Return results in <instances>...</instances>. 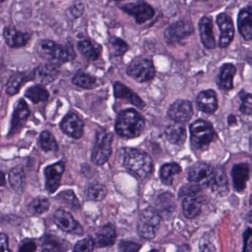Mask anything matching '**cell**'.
Returning a JSON list of instances; mask_svg holds the SVG:
<instances>
[{"mask_svg":"<svg viewBox=\"0 0 252 252\" xmlns=\"http://www.w3.org/2000/svg\"><path fill=\"white\" fill-rule=\"evenodd\" d=\"M146 122L137 110L129 108L122 110L118 115L115 125L116 133L122 138H137L144 132Z\"/></svg>","mask_w":252,"mask_h":252,"instance_id":"6da1fadb","label":"cell"},{"mask_svg":"<svg viewBox=\"0 0 252 252\" xmlns=\"http://www.w3.org/2000/svg\"><path fill=\"white\" fill-rule=\"evenodd\" d=\"M125 169L138 179H145L153 172V161L150 155L141 150L126 148L124 150Z\"/></svg>","mask_w":252,"mask_h":252,"instance_id":"7a4b0ae2","label":"cell"},{"mask_svg":"<svg viewBox=\"0 0 252 252\" xmlns=\"http://www.w3.org/2000/svg\"><path fill=\"white\" fill-rule=\"evenodd\" d=\"M37 52L41 58L57 66L72 61L76 57L73 45H62L48 39L39 42Z\"/></svg>","mask_w":252,"mask_h":252,"instance_id":"3957f363","label":"cell"},{"mask_svg":"<svg viewBox=\"0 0 252 252\" xmlns=\"http://www.w3.org/2000/svg\"><path fill=\"white\" fill-rule=\"evenodd\" d=\"M189 132L191 147L197 153L207 150L218 136L212 124L202 119L195 121L190 125Z\"/></svg>","mask_w":252,"mask_h":252,"instance_id":"277c9868","label":"cell"},{"mask_svg":"<svg viewBox=\"0 0 252 252\" xmlns=\"http://www.w3.org/2000/svg\"><path fill=\"white\" fill-rule=\"evenodd\" d=\"M161 215L156 209L147 207L140 212L137 230L142 238L153 240L160 226Z\"/></svg>","mask_w":252,"mask_h":252,"instance_id":"5b68a950","label":"cell"},{"mask_svg":"<svg viewBox=\"0 0 252 252\" xmlns=\"http://www.w3.org/2000/svg\"><path fill=\"white\" fill-rule=\"evenodd\" d=\"M113 135L111 132H98L91 154V160L98 166L107 163L111 156Z\"/></svg>","mask_w":252,"mask_h":252,"instance_id":"8992f818","label":"cell"},{"mask_svg":"<svg viewBox=\"0 0 252 252\" xmlns=\"http://www.w3.org/2000/svg\"><path fill=\"white\" fill-rule=\"evenodd\" d=\"M126 73L136 82L145 83L153 80L156 71L151 60L143 59L130 63L126 69Z\"/></svg>","mask_w":252,"mask_h":252,"instance_id":"52a82bcc","label":"cell"},{"mask_svg":"<svg viewBox=\"0 0 252 252\" xmlns=\"http://www.w3.org/2000/svg\"><path fill=\"white\" fill-rule=\"evenodd\" d=\"M194 32V27L188 20H180L170 25L164 32V39L169 45L181 43Z\"/></svg>","mask_w":252,"mask_h":252,"instance_id":"ba28073f","label":"cell"},{"mask_svg":"<svg viewBox=\"0 0 252 252\" xmlns=\"http://www.w3.org/2000/svg\"><path fill=\"white\" fill-rule=\"evenodd\" d=\"M121 9L135 18L138 24H144L155 16L153 7L145 2H129L121 6Z\"/></svg>","mask_w":252,"mask_h":252,"instance_id":"9c48e42d","label":"cell"},{"mask_svg":"<svg viewBox=\"0 0 252 252\" xmlns=\"http://www.w3.org/2000/svg\"><path fill=\"white\" fill-rule=\"evenodd\" d=\"M30 116L31 110L27 102L23 98L18 100L14 105L8 136L13 137L19 133L24 127Z\"/></svg>","mask_w":252,"mask_h":252,"instance_id":"30bf717a","label":"cell"},{"mask_svg":"<svg viewBox=\"0 0 252 252\" xmlns=\"http://www.w3.org/2000/svg\"><path fill=\"white\" fill-rule=\"evenodd\" d=\"M64 171H65V163L63 160L48 165L44 169L45 188L49 194H54L58 190Z\"/></svg>","mask_w":252,"mask_h":252,"instance_id":"8fae6325","label":"cell"},{"mask_svg":"<svg viewBox=\"0 0 252 252\" xmlns=\"http://www.w3.org/2000/svg\"><path fill=\"white\" fill-rule=\"evenodd\" d=\"M214 168L209 163L198 162L190 166L187 170V178L192 184L207 187L213 174Z\"/></svg>","mask_w":252,"mask_h":252,"instance_id":"7c38bea8","label":"cell"},{"mask_svg":"<svg viewBox=\"0 0 252 252\" xmlns=\"http://www.w3.org/2000/svg\"><path fill=\"white\" fill-rule=\"evenodd\" d=\"M54 221L56 225L64 232L82 235L84 230L82 225L67 211L58 209L54 212Z\"/></svg>","mask_w":252,"mask_h":252,"instance_id":"4fadbf2b","label":"cell"},{"mask_svg":"<svg viewBox=\"0 0 252 252\" xmlns=\"http://www.w3.org/2000/svg\"><path fill=\"white\" fill-rule=\"evenodd\" d=\"M192 105L187 100H177L172 103L167 111L169 119L176 123H186L192 117Z\"/></svg>","mask_w":252,"mask_h":252,"instance_id":"5bb4252c","label":"cell"},{"mask_svg":"<svg viewBox=\"0 0 252 252\" xmlns=\"http://www.w3.org/2000/svg\"><path fill=\"white\" fill-rule=\"evenodd\" d=\"M60 128L69 137L79 139L83 135L85 124L77 114L69 113L62 120Z\"/></svg>","mask_w":252,"mask_h":252,"instance_id":"9a60e30c","label":"cell"},{"mask_svg":"<svg viewBox=\"0 0 252 252\" xmlns=\"http://www.w3.org/2000/svg\"><path fill=\"white\" fill-rule=\"evenodd\" d=\"M216 22L220 32L219 47L220 48H226L229 46L234 37V27L232 20L228 14L221 13L217 17Z\"/></svg>","mask_w":252,"mask_h":252,"instance_id":"2e32d148","label":"cell"},{"mask_svg":"<svg viewBox=\"0 0 252 252\" xmlns=\"http://www.w3.org/2000/svg\"><path fill=\"white\" fill-rule=\"evenodd\" d=\"M207 187L218 197H224L228 194L229 185L223 168H214L213 174Z\"/></svg>","mask_w":252,"mask_h":252,"instance_id":"e0dca14e","label":"cell"},{"mask_svg":"<svg viewBox=\"0 0 252 252\" xmlns=\"http://www.w3.org/2000/svg\"><path fill=\"white\" fill-rule=\"evenodd\" d=\"M33 81L37 82L38 85H47L52 83L58 78L60 70L58 66L55 64H42L33 70Z\"/></svg>","mask_w":252,"mask_h":252,"instance_id":"ac0fdd59","label":"cell"},{"mask_svg":"<svg viewBox=\"0 0 252 252\" xmlns=\"http://www.w3.org/2000/svg\"><path fill=\"white\" fill-rule=\"evenodd\" d=\"M3 37L8 46L18 48L26 46L32 38V35L26 32H20L15 28L8 26L4 29Z\"/></svg>","mask_w":252,"mask_h":252,"instance_id":"d6986e66","label":"cell"},{"mask_svg":"<svg viewBox=\"0 0 252 252\" xmlns=\"http://www.w3.org/2000/svg\"><path fill=\"white\" fill-rule=\"evenodd\" d=\"M199 32L200 40L205 48L214 49L216 47L215 36L213 32V22L209 17H202L199 22Z\"/></svg>","mask_w":252,"mask_h":252,"instance_id":"ffe728a7","label":"cell"},{"mask_svg":"<svg viewBox=\"0 0 252 252\" xmlns=\"http://www.w3.org/2000/svg\"><path fill=\"white\" fill-rule=\"evenodd\" d=\"M196 102L199 110L203 113L212 114L218 110V97L216 93L212 90L200 92L197 95Z\"/></svg>","mask_w":252,"mask_h":252,"instance_id":"44dd1931","label":"cell"},{"mask_svg":"<svg viewBox=\"0 0 252 252\" xmlns=\"http://www.w3.org/2000/svg\"><path fill=\"white\" fill-rule=\"evenodd\" d=\"M237 27L243 39L250 41L252 38V7H245L240 10L237 17Z\"/></svg>","mask_w":252,"mask_h":252,"instance_id":"7402d4cb","label":"cell"},{"mask_svg":"<svg viewBox=\"0 0 252 252\" xmlns=\"http://www.w3.org/2000/svg\"><path fill=\"white\" fill-rule=\"evenodd\" d=\"M233 187L237 192H241L246 189L249 179V166L247 163L234 164L231 169Z\"/></svg>","mask_w":252,"mask_h":252,"instance_id":"603a6c76","label":"cell"},{"mask_svg":"<svg viewBox=\"0 0 252 252\" xmlns=\"http://www.w3.org/2000/svg\"><path fill=\"white\" fill-rule=\"evenodd\" d=\"M116 231L111 223L106 224L99 228L95 234L94 243L97 247L104 248L112 246L116 243Z\"/></svg>","mask_w":252,"mask_h":252,"instance_id":"cb8c5ba5","label":"cell"},{"mask_svg":"<svg viewBox=\"0 0 252 252\" xmlns=\"http://www.w3.org/2000/svg\"><path fill=\"white\" fill-rule=\"evenodd\" d=\"M113 92L116 98L127 100L129 103L138 108L143 109L145 107V103L144 101L123 83L119 82H115L113 85Z\"/></svg>","mask_w":252,"mask_h":252,"instance_id":"d4e9b609","label":"cell"},{"mask_svg":"<svg viewBox=\"0 0 252 252\" xmlns=\"http://www.w3.org/2000/svg\"><path fill=\"white\" fill-rule=\"evenodd\" d=\"M33 71L17 72L8 79L6 83V93L10 95H14L21 89L26 82L33 81Z\"/></svg>","mask_w":252,"mask_h":252,"instance_id":"484cf974","label":"cell"},{"mask_svg":"<svg viewBox=\"0 0 252 252\" xmlns=\"http://www.w3.org/2000/svg\"><path fill=\"white\" fill-rule=\"evenodd\" d=\"M237 69L235 66L231 63H227L221 67L219 75L217 78V84L220 89L223 91H231L234 85L233 79L235 76Z\"/></svg>","mask_w":252,"mask_h":252,"instance_id":"4316f807","label":"cell"},{"mask_svg":"<svg viewBox=\"0 0 252 252\" xmlns=\"http://www.w3.org/2000/svg\"><path fill=\"white\" fill-rule=\"evenodd\" d=\"M70 249L69 242L58 236L48 234L45 236L42 246V252H67Z\"/></svg>","mask_w":252,"mask_h":252,"instance_id":"83f0119b","label":"cell"},{"mask_svg":"<svg viewBox=\"0 0 252 252\" xmlns=\"http://www.w3.org/2000/svg\"><path fill=\"white\" fill-rule=\"evenodd\" d=\"M164 134L167 141L174 145H183L187 140L186 128L180 124L169 125L165 129Z\"/></svg>","mask_w":252,"mask_h":252,"instance_id":"f1b7e54d","label":"cell"},{"mask_svg":"<svg viewBox=\"0 0 252 252\" xmlns=\"http://www.w3.org/2000/svg\"><path fill=\"white\" fill-rule=\"evenodd\" d=\"M183 213L187 219H193L200 213L202 200L196 195L184 197L182 203Z\"/></svg>","mask_w":252,"mask_h":252,"instance_id":"f546056e","label":"cell"},{"mask_svg":"<svg viewBox=\"0 0 252 252\" xmlns=\"http://www.w3.org/2000/svg\"><path fill=\"white\" fill-rule=\"evenodd\" d=\"M78 50L89 61H95L101 56V47L89 39L80 41L78 43Z\"/></svg>","mask_w":252,"mask_h":252,"instance_id":"4dcf8cb0","label":"cell"},{"mask_svg":"<svg viewBox=\"0 0 252 252\" xmlns=\"http://www.w3.org/2000/svg\"><path fill=\"white\" fill-rule=\"evenodd\" d=\"M8 181L11 188L18 193L24 191L26 186V173L24 168L22 166H17L12 168L8 174Z\"/></svg>","mask_w":252,"mask_h":252,"instance_id":"1f68e13d","label":"cell"},{"mask_svg":"<svg viewBox=\"0 0 252 252\" xmlns=\"http://www.w3.org/2000/svg\"><path fill=\"white\" fill-rule=\"evenodd\" d=\"M176 205L174 200L173 194L164 192L160 194L156 200V210L159 214L170 215L175 210Z\"/></svg>","mask_w":252,"mask_h":252,"instance_id":"d6a6232c","label":"cell"},{"mask_svg":"<svg viewBox=\"0 0 252 252\" xmlns=\"http://www.w3.org/2000/svg\"><path fill=\"white\" fill-rule=\"evenodd\" d=\"M73 85L86 90H92L98 86V81L95 76L85 72H78L72 79Z\"/></svg>","mask_w":252,"mask_h":252,"instance_id":"836d02e7","label":"cell"},{"mask_svg":"<svg viewBox=\"0 0 252 252\" xmlns=\"http://www.w3.org/2000/svg\"><path fill=\"white\" fill-rule=\"evenodd\" d=\"M25 96L34 104L48 101L50 94L42 85H36L28 88L25 93Z\"/></svg>","mask_w":252,"mask_h":252,"instance_id":"e575fe53","label":"cell"},{"mask_svg":"<svg viewBox=\"0 0 252 252\" xmlns=\"http://www.w3.org/2000/svg\"><path fill=\"white\" fill-rule=\"evenodd\" d=\"M181 172V167L177 163H168L163 165L160 169V178L165 185L171 186L173 183L174 177Z\"/></svg>","mask_w":252,"mask_h":252,"instance_id":"d590c367","label":"cell"},{"mask_svg":"<svg viewBox=\"0 0 252 252\" xmlns=\"http://www.w3.org/2000/svg\"><path fill=\"white\" fill-rule=\"evenodd\" d=\"M51 203L45 197H35L29 205V212L31 215L38 216L49 210Z\"/></svg>","mask_w":252,"mask_h":252,"instance_id":"8d00e7d4","label":"cell"},{"mask_svg":"<svg viewBox=\"0 0 252 252\" xmlns=\"http://www.w3.org/2000/svg\"><path fill=\"white\" fill-rule=\"evenodd\" d=\"M57 200L61 202L63 204L73 209H79L81 208L80 202L76 197L74 191L71 189L64 190L60 194H57Z\"/></svg>","mask_w":252,"mask_h":252,"instance_id":"74e56055","label":"cell"},{"mask_svg":"<svg viewBox=\"0 0 252 252\" xmlns=\"http://www.w3.org/2000/svg\"><path fill=\"white\" fill-rule=\"evenodd\" d=\"M107 188L101 184H92L87 190V197L93 201H101L107 195Z\"/></svg>","mask_w":252,"mask_h":252,"instance_id":"f35d334b","label":"cell"},{"mask_svg":"<svg viewBox=\"0 0 252 252\" xmlns=\"http://www.w3.org/2000/svg\"><path fill=\"white\" fill-rule=\"evenodd\" d=\"M39 144H40L41 148L46 153H51V152L54 153L58 150L57 141L49 131L45 130L40 134Z\"/></svg>","mask_w":252,"mask_h":252,"instance_id":"ab89813d","label":"cell"},{"mask_svg":"<svg viewBox=\"0 0 252 252\" xmlns=\"http://www.w3.org/2000/svg\"><path fill=\"white\" fill-rule=\"evenodd\" d=\"M200 252H215L216 247L214 243L213 234L207 232L203 234L199 243Z\"/></svg>","mask_w":252,"mask_h":252,"instance_id":"60d3db41","label":"cell"},{"mask_svg":"<svg viewBox=\"0 0 252 252\" xmlns=\"http://www.w3.org/2000/svg\"><path fill=\"white\" fill-rule=\"evenodd\" d=\"M239 96H240L242 101L241 104L240 106V111L243 114L251 116L252 112V95L249 93L242 91L241 93H240Z\"/></svg>","mask_w":252,"mask_h":252,"instance_id":"b9f144b4","label":"cell"},{"mask_svg":"<svg viewBox=\"0 0 252 252\" xmlns=\"http://www.w3.org/2000/svg\"><path fill=\"white\" fill-rule=\"evenodd\" d=\"M95 243L94 239L87 237L79 240L73 246V252H94Z\"/></svg>","mask_w":252,"mask_h":252,"instance_id":"7bdbcfd3","label":"cell"},{"mask_svg":"<svg viewBox=\"0 0 252 252\" xmlns=\"http://www.w3.org/2000/svg\"><path fill=\"white\" fill-rule=\"evenodd\" d=\"M110 45H111L113 54L116 57L124 55L128 51V48H129L127 44L123 39L118 37H113V39H111Z\"/></svg>","mask_w":252,"mask_h":252,"instance_id":"ee69618b","label":"cell"},{"mask_svg":"<svg viewBox=\"0 0 252 252\" xmlns=\"http://www.w3.org/2000/svg\"><path fill=\"white\" fill-rule=\"evenodd\" d=\"M200 190H201V187L199 186L198 184L190 183L189 184H185L180 189L178 196L184 198V197H188V196L196 195L197 193L200 192Z\"/></svg>","mask_w":252,"mask_h":252,"instance_id":"f6af8a7d","label":"cell"},{"mask_svg":"<svg viewBox=\"0 0 252 252\" xmlns=\"http://www.w3.org/2000/svg\"><path fill=\"white\" fill-rule=\"evenodd\" d=\"M141 246L135 242L122 240L119 244V250L121 252H138Z\"/></svg>","mask_w":252,"mask_h":252,"instance_id":"bcb514c9","label":"cell"},{"mask_svg":"<svg viewBox=\"0 0 252 252\" xmlns=\"http://www.w3.org/2000/svg\"><path fill=\"white\" fill-rule=\"evenodd\" d=\"M36 249H37V246L34 240L27 239L20 243L18 252H36Z\"/></svg>","mask_w":252,"mask_h":252,"instance_id":"7dc6e473","label":"cell"},{"mask_svg":"<svg viewBox=\"0 0 252 252\" xmlns=\"http://www.w3.org/2000/svg\"><path fill=\"white\" fill-rule=\"evenodd\" d=\"M0 252H13L9 249L8 237L4 233H0Z\"/></svg>","mask_w":252,"mask_h":252,"instance_id":"c3c4849f","label":"cell"},{"mask_svg":"<svg viewBox=\"0 0 252 252\" xmlns=\"http://www.w3.org/2000/svg\"><path fill=\"white\" fill-rule=\"evenodd\" d=\"M84 10H85V8H84L83 4L77 3L70 7L69 12L71 14L72 17H75V18H79L83 14Z\"/></svg>","mask_w":252,"mask_h":252,"instance_id":"681fc988","label":"cell"},{"mask_svg":"<svg viewBox=\"0 0 252 252\" xmlns=\"http://www.w3.org/2000/svg\"><path fill=\"white\" fill-rule=\"evenodd\" d=\"M251 234H252V229L250 228H248L246 230V231L243 234V238H244V246H243V252H247L248 248V242H249V238L251 237Z\"/></svg>","mask_w":252,"mask_h":252,"instance_id":"f907efd6","label":"cell"},{"mask_svg":"<svg viewBox=\"0 0 252 252\" xmlns=\"http://www.w3.org/2000/svg\"><path fill=\"white\" fill-rule=\"evenodd\" d=\"M6 185V178L5 173L0 170V187H5Z\"/></svg>","mask_w":252,"mask_h":252,"instance_id":"816d5d0a","label":"cell"},{"mask_svg":"<svg viewBox=\"0 0 252 252\" xmlns=\"http://www.w3.org/2000/svg\"><path fill=\"white\" fill-rule=\"evenodd\" d=\"M228 123L229 125H234L237 124V122H236V117L234 116H230L228 118Z\"/></svg>","mask_w":252,"mask_h":252,"instance_id":"f5cc1de1","label":"cell"},{"mask_svg":"<svg viewBox=\"0 0 252 252\" xmlns=\"http://www.w3.org/2000/svg\"><path fill=\"white\" fill-rule=\"evenodd\" d=\"M148 252H158V251L156 250V249H153V250L150 251Z\"/></svg>","mask_w":252,"mask_h":252,"instance_id":"db71d44e","label":"cell"},{"mask_svg":"<svg viewBox=\"0 0 252 252\" xmlns=\"http://www.w3.org/2000/svg\"><path fill=\"white\" fill-rule=\"evenodd\" d=\"M2 2H3V1H0V3H2Z\"/></svg>","mask_w":252,"mask_h":252,"instance_id":"11a10c76","label":"cell"},{"mask_svg":"<svg viewBox=\"0 0 252 252\" xmlns=\"http://www.w3.org/2000/svg\"><path fill=\"white\" fill-rule=\"evenodd\" d=\"M0 201H1V199H0Z\"/></svg>","mask_w":252,"mask_h":252,"instance_id":"9f6ffc18","label":"cell"},{"mask_svg":"<svg viewBox=\"0 0 252 252\" xmlns=\"http://www.w3.org/2000/svg\"><path fill=\"white\" fill-rule=\"evenodd\" d=\"M0 96H1V94H0Z\"/></svg>","mask_w":252,"mask_h":252,"instance_id":"6f0895ef","label":"cell"}]
</instances>
